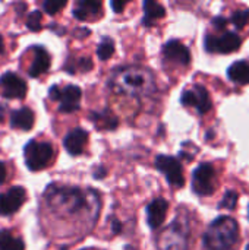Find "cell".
<instances>
[{"instance_id":"6da1fadb","label":"cell","mask_w":249,"mask_h":250,"mask_svg":"<svg viewBox=\"0 0 249 250\" xmlns=\"http://www.w3.org/2000/svg\"><path fill=\"white\" fill-rule=\"evenodd\" d=\"M239 242V224L232 217L216 218L204 234L207 250H230Z\"/></svg>"},{"instance_id":"7a4b0ae2","label":"cell","mask_w":249,"mask_h":250,"mask_svg":"<svg viewBox=\"0 0 249 250\" xmlns=\"http://www.w3.org/2000/svg\"><path fill=\"white\" fill-rule=\"evenodd\" d=\"M110 82L117 92L125 94H150L156 86L153 75L141 67L120 69L113 75Z\"/></svg>"},{"instance_id":"3957f363","label":"cell","mask_w":249,"mask_h":250,"mask_svg":"<svg viewBox=\"0 0 249 250\" xmlns=\"http://www.w3.org/2000/svg\"><path fill=\"white\" fill-rule=\"evenodd\" d=\"M44 199L53 211H62L68 214H76L85 209L88 205V198L78 188L48 186L44 193Z\"/></svg>"},{"instance_id":"277c9868","label":"cell","mask_w":249,"mask_h":250,"mask_svg":"<svg viewBox=\"0 0 249 250\" xmlns=\"http://www.w3.org/2000/svg\"><path fill=\"white\" fill-rule=\"evenodd\" d=\"M23 157L25 164L31 171H40L51 163L54 157V149L48 142L29 141L23 148Z\"/></svg>"},{"instance_id":"5b68a950","label":"cell","mask_w":249,"mask_h":250,"mask_svg":"<svg viewBox=\"0 0 249 250\" xmlns=\"http://www.w3.org/2000/svg\"><path fill=\"white\" fill-rule=\"evenodd\" d=\"M188 240V229L181 221L175 220L173 224L158 237V248L161 250H185Z\"/></svg>"},{"instance_id":"8992f818","label":"cell","mask_w":249,"mask_h":250,"mask_svg":"<svg viewBox=\"0 0 249 250\" xmlns=\"http://www.w3.org/2000/svg\"><path fill=\"white\" fill-rule=\"evenodd\" d=\"M192 189L200 196H210L216 190V171L211 164L204 163L192 174Z\"/></svg>"},{"instance_id":"52a82bcc","label":"cell","mask_w":249,"mask_h":250,"mask_svg":"<svg viewBox=\"0 0 249 250\" xmlns=\"http://www.w3.org/2000/svg\"><path fill=\"white\" fill-rule=\"evenodd\" d=\"M156 167L166 176L167 182L172 186L182 188L185 185L183 168L179 160L169 157V155H158L156 158Z\"/></svg>"},{"instance_id":"ba28073f","label":"cell","mask_w":249,"mask_h":250,"mask_svg":"<svg viewBox=\"0 0 249 250\" xmlns=\"http://www.w3.org/2000/svg\"><path fill=\"white\" fill-rule=\"evenodd\" d=\"M242 40L235 32H225L223 35H207L205 38V50L210 53H233L239 50Z\"/></svg>"},{"instance_id":"9c48e42d","label":"cell","mask_w":249,"mask_h":250,"mask_svg":"<svg viewBox=\"0 0 249 250\" xmlns=\"http://www.w3.org/2000/svg\"><path fill=\"white\" fill-rule=\"evenodd\" d=\"M182 104L186 107H195L200 114H205L211 110V98L204 86L197 85L192 89H185L181 98Z\"/></svg>"},{"instance_id":"30bf717a","label":"cell","mask_w":249,"mask_h":250,"mask_svg":"<svg viewBox=\"0 0 249 250\" xmlns=\"http://www.w3.org/2000/svg\"><path fill=\"white\" fill-rule=\"evenodd\" d=\"M26 199V192L21 186H13L7 192L0 193V215L7 217L19 211Z\"/></svg>"},{"instance_id":"8fae6325","label":"cell","mask_w":249,"mask_h":250,"mask_svg":"<svg viewBox=\"0 0 249 250\" xmlns=\"http://www.w3.org/2000/svg\"><path fill=\"white\" fill-rule=\"evenodd\" d=\"M0 94L7 100L23 98L26 94V82L16 73L7 72L0 76Z\"/></svg>"},{"instance_id":"7c38bea8","label":"cell","mask_w":249,"mask_h":250,"mask_svg":"<svg viewBox=\"0 0 249 250\" xmlns=\"http://www.w3.org/2000/svg\"><path fill=\"white\" fill-rule=\"evenodd\" d=\"M87 142H88V132L81 127H76L65 136L63 146L70 155H81L87 146Z\"/></svg>"},{"instance_id":"4fadbf2b","label":"cell","mask_w":249,"mask_h":250,"mask_svg":"<svg viewBox=\"0 0 249 250\" xmlns=\"http://www.w3.org/2000/svg\"><path fill=\"white\" fill-rule=\"evenodd\" d=\"M81 97H82V91L79 86L75 85H68L66 88L62 89V95H60V105H59V111L60 113H73L79 108V103H81Z\"/></svg>"},{"instance_id":"5bb4252c","label":"cell","mask_w":249,"mask_h":250,"mask_svg":"<svg viewBox=\"0 0 249 250\" xmlns=\"http://www.w3.org/2000/svg\"><path fill=\"white\" fill-rule=\"evenodd\" d=\"M163 54L169 62H175L178 64H182V66H186L191 63L189 50L181 41H176V40L166 42V45L163 48Z\"/></svg>"},{"instance_id":"9a60e30c","label":"cell","mask_w":249,"mask_h":250,"mask_svg":"<svg viewBox=\"0 0 249 250\" xmlns=\"http://www.w3.org/2000/svg\"><path fill=\"white\" fill-rule=\"evenodd\" d=\"M167 209H169V204L163 198L154 199L148 205V208H147V221H148V226L151 229H158L164 223V220H166Z\"/></svg>"},{"instance_id":"2e32d148","label":"cell","mask_w":249,"mask_h":250,"mask_svg":"<svg viewBox=\"0 0 249 250\" xmlns=\"http://www.w3.org/2000/svg\"><path fill=\"white\" fill-rule=\"evenodd\" d=\"M32 51H34V60L29 66L28 73L31 78H38L40 75H43L48 70V67L51 64V59H50L48 51L41 45H35L32 48Z\"/></svg>"},{"instance_id":"e0dca14e","label":"cell","mask_w":249,"mask_h":250,"mask_svg":"<svg viewBox=\"0 0 249 250\" xmlns=\"http://www.w3.org/2000/svg\"><path fill=\"white\" fill-rule=\"evenodd\" d=\"M35 122V116L34 111L28 107H22L19 110L12 111L10 114V126L19 130H29L34 126Z\"/></svg>"},{"instance_id":"ac0fdd59","label":"cell","mask_w":249,"mask_h":250,"mask_svg":"<svg viewBox=\"0 0 249 250\" xmlns=\"http://www.w3.org/2000/svg\"><path fill=\"white\" fill-rule=\"evenodd\" d=\"M101 3L100 1H92V0H84L76 3L73 9V16L79 21H87L98 16L101 13Z\"/></svg>"},{"instance_id":"d6986e66","label":"cell","mask_w":249,"mask_h":250,"mask_svg":"<svg viewBox=\"0 0 249 250\" xmlns=\"http://www.w3.org/2000/svg\"><path fill=\"white\" fill-rule=\"evenodd\" d=\"M144 12H145V16L142 19V23L145 26H150L156 21L166 16V9L157 1H148V0L144 1Z\"/></svg>"},{"instance_id":"ffe728a7","label":"cell","mask_w":249,"mask_h":250,"mask_svg":"<svg viewBox=\"0 0 249 250\" xmlns=\"http://www.w3.org/2000/svg\"><path fill=\"white\" fill-rule=\"evenodd\" d=\"M229 78L241 85L249 83V64L247 62H236L227 70Z\"/></svg>"},{"instance_id":"44dd1931","label":"cell","mask_w":249,"mask_h":250,"mask_svg":"<svg viewBox=\"0 0 249 250\" xmlns=\"http://www.w3.org/2000/svg\"><path fill=\"white\" fill-rule=\"evenodd\" d=\"M0 250H25L23 240L7 230H0Z\"/></svg>"},{"instance_id":"7402d4cb","label":"cell","mask_w":249,"mask_h":250,"mask_svg":"<svg viewBox=\"0 0 249 250\" xmlns=\"http://www.w3.org/2000/svg\"><path fill=\"white\" fill-rule=\"evenodd\" d=\"M91 120L100 127V129H114L117 126V119L109 113H92Z\"/></svg>"},{"instance_id":"603a6c76","label":"cell","mask_w":249,"mask_h":250,"mask_svg":"<svg viewBox=\"0 0 249 250\" xmlns=\"http://www.w3.org/2000/svg\"><path fill=\"white\" fill-rule=\"evenodd\" d=\"M114 53V42L110 38H106L100 42L98 48H97V56L100 60H109Z\"/></svg>"},{"instance_id":"cb8c5ba5","label":"cell","mask_w":249,"mask_h":250,"mask_svg":"<svg viewBox=\"0 0 249 250\" xmlns=\"http://www.w3.org/2000/svg\"><path fill=\"white\" fill-rule=\"evenodd\" d=\"M43 13L40 10H32L26 19V28L32 32H38L43 26Z\"/></svg>"},{"instance_id":"d4e9b609","label":"cell","mask_w":249,"mask_h":250,"mask_svg":"<svg viewBox=\"0 0 249 250\" xmlns=\"http://www.w3.org/2000/svg\"><path fill=\"white\" fill-rule=\"evenodd\" d=\"M236 204H238V193L235 190H227L220 202V208H225V209H235L236 208Z\"/></svg>"},{"instance_id":"484cf974","label":"cell","mask_w":249,"mask_h":250,"mask_svg":"<svg viewBox=\"0 0 249 250\" xmlns=\"http://www.w3.org/2000/svg\"><path fill=\"white\" fill-rule=\"evenodd\" d=\"M232 23L236 26V28H244L249 21V9H244V10H238L232 15L230 18Z\"/></svg>"},{"instance_id":"4316f807","label":"cell","mask_w":249,"mask_h":250,"mask_svg":"<svg viewBox=\"0 0 249 250\" xmlns=\"http://www.w3.org/2000/svg\"><path fill=\"white\" fill-rule=\"evenodd\" d=\"M65 6H66V1H56V0H45V1L43 3V9H44V12H47L48 15H56V13H59Z\"/></svg>"},{"instance_id":"83f0119b","label":"cell","mask_w":249,"mask_h":250,"mask_svg":"<svg viewBox=\"0 0 249 250\" xmlns=\"http://www.w3.org/2000/svg\"><path fill=\"white\" fill-rule=\"evenodd\" d=\"M76 67H79L81 72H88L92 69V62L88 57H81L76 60Z\"/></svg>"},{"instance_id":"f1b7e54d","label":"cell","mask_w":249,"mask_h":250,"mask_svg":"<svg viewBox=\"0 0 249 250\" xmlns=\"http://www.w3.org/2000/svg\"><path fill=\"white\" fill-rule=\"evenodd\" d=\"M60 95H62V89L59 86H51L50 88V91H48L50 100H60Z\"/></svg>"},{"instance_id":"f546056e","label":"cell","mask_w":249,"mask_h":250,"mask_svg":"<svg viewBox=\"0 0 249 250\" xmlns=\"http://www.w3.org/2000/svg\"><path fill=\"white\" fill-rule=\"evenodd\" d=\"M126 4H128L126 1H117V0H113V1H112V7H113V10L117 12V13L122 12V10L125 9Z\"/></svg>"},{"instance_id":"4dcf8cb0","label":"cell","mask_w":249,"mask_h":250,"mask_svg":"<svg viewBox=\"0 0 249 250\" xmlns=\"http://www.w3.org/2000/svg\"><path fill=\"white\" fill-rule=\"evenodd\" d=\"M213 23H214L216 28H220V29H222V28H226L227 21H226L225 18H220V16H219V18H214V19H213Z\"/></svg>"},{"instance_id":"1f68e13d","label":"cell","mask_w":249,"mask_h":250,"mask_svg":"<svg viewBox=\"0 0 249 250\" xmlns=\"http://www.w3.org/2000/svg\"><path fill=\"white\" fill-rule=\"evenodd\" d=\"M6 176H7L6 166H4V163H1V161H0V185H3V183H4V180H6Z\"/></svg>"},{"instance_id":"d6a6232c","label":"cell","mask_w":249,"mask_h":250,"mask_svg":"<svg viewBox=\"0 0 249 250\" xmlns=\"http://www.w3.org/2000/svg\"><path fill=\"white\" fill-rule=\"evenodd\" d=\"M104 174H106V170H104V168H98L97 171H94V177H95V179H103Z\"/></svg>"},{"instance_id":"836d02e7","label":"cell","mask_w":249,"mask_h":250,"mask_svg":"<svg viewBox=\"0 0 249 250\" xmlns=\"http://www.w3.org/2000/svg\"><path fill=\"white\" fill-rule=\"evenodd\" d=\"M120 231H122L120 223H119V221H114V223H113V233H114V234H119Z\"/></svg>"},{"instance_id":"e575fe53","label":"cell","mask_w":249,"mask_h":250,"mask_svg":"<svg viewBox=\"0 0 249 250\" xmlns=\"http://www.w3.org/2000/svg\"><path fill=\"white\" fill-rule=\"evenodd\" d=\"M3 116H4V105L0 104V123H1V120H3Z\"/></svg>"},{"instance_id":"d590c367","label":"cell","mask_w":249,"mask_h":250,"mask_svg":"<svg viewBox=\"0 0 249 250\" xmlns=\"http://www.w3.org/2000/svg\"><path fill=\"white\" fill-rule=\"evenodd\" d=\"M4 51V42H3V38H1V35H0V54Z\"/></svg>"},{"instance_id":"8d00e7d4","label":"cell","mask_w":249,"mask_h":250,"mask_svg":"<svg viewBox=\"0 0 249 250\" xmlns=\"http://www.w3.org/2000/svg\"><path fill=\"white\" fill-rule=\"evenodd\" d=\"M247 250H249V245H248V248H247Z\"/></svg>"}]
</instances>
